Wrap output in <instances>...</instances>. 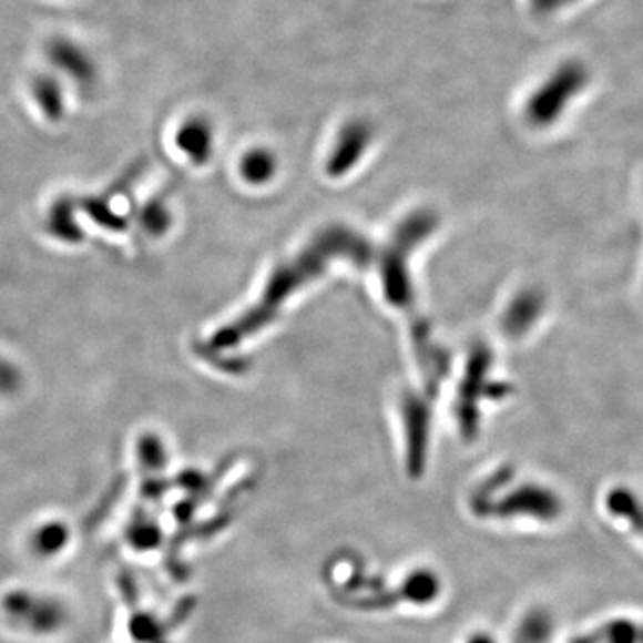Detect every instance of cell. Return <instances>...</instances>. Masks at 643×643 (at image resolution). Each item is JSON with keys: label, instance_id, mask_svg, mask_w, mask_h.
<instances>
[{"label": "cell", "instance_id": "1", "mask_svg": "<svg viewBox=\"0 0 643 643\" xmlns=\"http://www.w3.org/2000/svg\"><path fill=\"white\" fill-rule=\"evenodd\" d=\"M499 519H531L538 522H554L560 519L563 504L557 492L542 484H522L502 497L490 508Z\"/></svg>", "mask_w": 643, "mask_h": 643}, {"label": "cell", "instance_id": "2", "mask_svg": "<svg viewBox=\"0 0 643 643\" xmlns=\"http://www.w3.org/2000/svg\"><path fill=\"white\" fill-rule=\"evenodd\" d=\"M606 510L643 540V501L636 493L624 487L611 488L606 496Z\"/></svg>", "mask_w": 643, "mask_h": 643}, {"label": "cell", "instance_id": "3", "mask_svg": "<svg viewBox=\"0 0 643 643\" xmlns=\"http://www.w3.org/2000/svg\"><path fill=\"white\" fill-rule=\"evenodd\" d=\"M400 593L409 602L428 604V602L435 601L440 593V579L437 574H432L431 570H417L406 579Z\"/></svg>", "mask_w": 643, "mask_h": 643}, {"label": "cell", "instance_id": "4", "mask_svg": "<svg viewBox=\"0 0 643 643\" xmlns=\"http://www.w3.org/2000/svg\"><path fill=\"white\" fill-rule=\"evenodd\" d=\"M542 297L540 295L525 294L517 299L513 304V308L510 309V315H508V327L511 331L519 333L524 331L525 327L531 326L538 317H540V312H542Z\"/></svg>", "mask_w": 643, "mask_h": 643}, {"label": "cell", "instance_id": "5", "mask_svg": "<svg viewBox=\"0 0 643 643\" xmlns=\"http://www.w3.org/2000/svg\"><path fill=\"white\" fill-rule=\"evenodd\" d=\"M551 619L542 611H533L525 616L517 633V643H545L551 636Z\"/></svg>", "mask_w": 643, "mask_h": 643}, {"label": "cell", "instance_id": "6", "mask_svg": "<svg viewBox=\"0 0 643 643\" xmlns=\"http://www.w3.org/2000/svg\"><path fill=\"white\" fill-rule=\"evenodd\" d=\"M210 127H207L204 122L197 120V122H190L186 127L183 129V136H181V142H183L184 147L190 149V151L203 152L207 151L210 147Z\"/></svg>", "mask_w": 643, "mask_h": 643}, {"label": "cell", "instance_id": "7", "mask_svg": "<svg viewBox=\"0 0 643 643\" xmlns=\"http://www.w3.org/2000/svg\"><path fill=\"white\" fill-rule=\"evenodd\" d=\"M272 163L274 161H272L271 154L256 151L253 154H248L247 160H245V172L256 177V180H263V177H267L271 174Z\"/></svg>", "mask_w": 643, "mask_h": 643}, {"label": "cell", "instance_id": "8", "mask_svg": "<svg viewBox=\"0 0 643 643\" xmlns=\"http://www.w3.org/2000/svg\"><path fill=\"white\" fill-rule=\"evenodd\" d=\"M604 642V627L599 631H592V633L579 634L570 643H602Z\"/></svg>", "mask_w": 643, "mask_h": 643}, {"label": "cell", "instance_id": "9", "mask_svg": "<svg viewBox=\"0 0 643 643\" xmlns=\"http://www.w3.org/2000/svg\"><path fill=\"white\" fill-rule=\"evenodd\" d=\"M467 643H497L496 640L490 636V634L478 633L473 634L472 639Z\"/></svg>", "mask_w": 643, "mask_h": 643}]
</instances>
